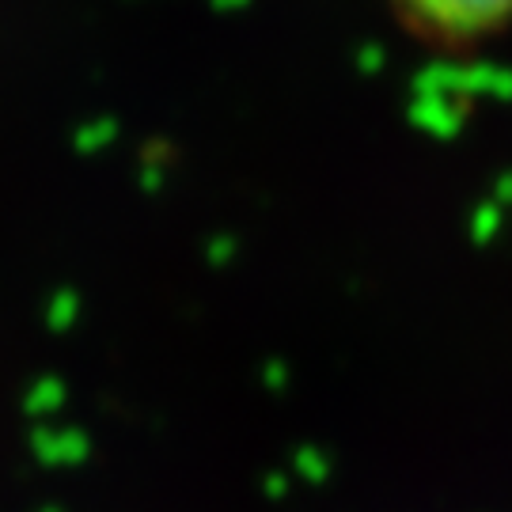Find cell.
<instances>
[{"instance_id": "6da1fadb", "label": "cell", "mask_w": 512, "mask_h": 512, "mask_svg": "<svg viewBox=\"0 0 512 512\" xmlns=\"http://www.w3.org/2000/svg\"><path fill=\"white\" fill-rule=\"evenodd\" d=\"M391 12L421 46L463 57L512 31V0H391Z\"/></svg>"}, {"instance_id": "7a4b0ae2", "label": "cell", "mask_w": 512, "mask_h": 512, "mask_svg": "<svg viewBox=\"0 0 512 512\" xmlns=\"http://www.w3.org/2000/svg\"><path fill=\"white\" fill-rule=\"evenodd\" d=\"M243 4H247V0H213V8H220V12H236Z\"/></svg>"}]
</instances>
